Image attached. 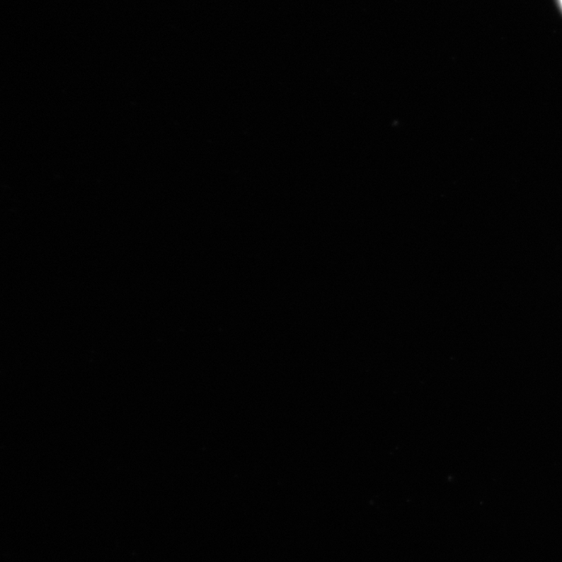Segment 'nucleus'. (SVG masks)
<instances>
[{
    "label": "nucleus",
    "mask_w": 562,
    "mask_h": 562,
    "mask_svg": "<svg viewBox=\"0 0 562 562\" xmlns=\"http://www.w3.org/2000/svg\"><path fill=\"white\" fill-rule=\"evenodd\" d=\"M557 4L559 7L561 12L562 13V0H556Z\"/></svg>",
    "instance_id": "f257e3e1"
}]
</instances>
